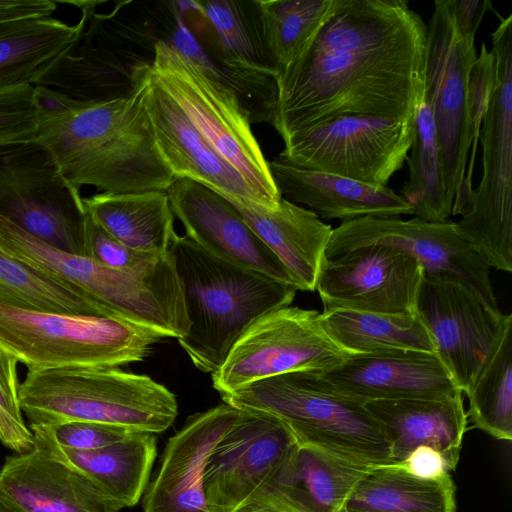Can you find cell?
<instances>
[{"label": "cell", "instance_id": "1", "mask_svg": "<svg viewBox=\"0 0 512 512\" xmlns=\"http://www.w3.org/2000/svg\"><path fill=\"white\" fill-rule=\"evenodd\" d=\"M427 25L404 0H341L276 78L283 141L343 116L415 118L425 98Z\"/></svg>", "mask_w": 512, "mask_h": 512}, {"label": "cell", "instance_id": "2", "mask_svg": "<svg viewBox=\"0 0 512 512\" xmlns=\"http://www.w3.org/2000/svg\"><path fill=\"white\" fill-rule=\"evenodd\" d=\"M34 140L78 189L89 185L109 193L167 191L177 179L156 145L142 86L132 73L130 91L123 97L80 100L65 115L36 120Z\"/></svg>", "mask_w": 512, "mask_h": 512}, {"label": "cell", "instance_id": "3", "mask_svg": "<svg viewBox=\"0 0 512 512\" xmlns=\"http://www.w3.org/2000/svg\"><path fill=\"white\" fill-rule=\"evenodd\" d=\"M189 328L178 339L195 367L215 373L242 332L263 313L291 305L295 286L225 262L188 236L170 248Z\"/></svg>", "mask_w": 512, "mask_h": 512}, {"label": "cell", "instance_id": "4", "mask_svg": "<svg viewBox=\"0 0 512 512\" xmlns=\"http://www.w3.org/2000/svg\"><path fill=\"white\" fill-rule=\"evenodd\" d=\"M18 397L28 426L88 421L157 434L178 414L165 386L119 367L28 370Z\"/></svg>", "mask_w": 512, "mask_h": 512}, {"label": "cell", "instance_id": "5", "mask_svg": "<svg viewBox=\"0 0 512 512\" xmlns=\"http://www.w3.org/2000/svg\"><path fill=\"white\" fill-rule=\"evenodd\" d=\"M221 397L238 410L278 419L298 445L367 466L392 464L390 444L365 405L332 390L315 370L264 378Z\"/></svg>", "mask_w": 512, "mask_h": 512}, {"label": "cell", "instance_id": "6", "mask_svg": "<svg viewBox=\"0 0 512 512\" xmlns=\"http://www.w3.org/2000/svg\"><path fill=\"white\" fill-rule=\"evenodd\" d=\"M150 71L209 145L261 196L266 208L275 207L282 197L239 93L215 68L191 60L164 39L154 44Z\"/></svg>", "mask_w": 512, "mask_h": 512}, {"label": "cell", "instance_id": "7", "mask_svg": "<svg viewBox=\"0 0 512 512\" xmlns=\"http://www.w3.org/2000/svg\"><path fill=\"white\" fill-rule=\"evenodd\" d=\"M166 337L124 319L0 304V348L28 370L117 368L142 361Z\"/></svg>", "mask_w": 512, "mask_h": 512}, {"label": "cell", "instance_id": "8", "mask_svg": "<svg viewBox=\"0 0 512 512\" xmlns=\"http://www.w3.org/2000/svg\"><path fill=\"white\" fill-rule=\"evenodd\" d=\"M491 35L497 83L483 119L482 179L470 211L455 223L489 268L512 272V14Z\"/></svg>", "mask_w": 512, "mask_h": 512}, {"label": "cell", "instance_id": "9", "mask_svg": "<svg viewBox=\"0 0 512 512\" xmlns=\"http://www.w3.org/2000/svg\"><path fill=\"white\" fill-rule=\"evenodd\" d=\"M0 215L52 247L87 255L80 189L35 140L0 145Z\"/></svg>", "mask_w": 512, "mask_h": 512}, {"label": "cell", "instance_id": "10", "mask_svg": "<svg viewBox=\"0 0 512 512\" xmlns=\"http://www.w3.org/2000/svg\"><path fill=\"white\" fill-rule=\"evenodd\" d=\"M415 121L416 117H339L292 134L277 158L297 168L387 186L408 157Z\"/></svg>", "mask_w": 512, "mask_h": 512}, {"label": "cell", "instance_id": "11", "mask_svg": "<svg viewBox=\"0 0 512 512\" xmlns=\"http://www.w3.org/2000/svg\"><path fill=\"white\" fill-rule=\"evenodd\" d=\"M350 356L328 336L318 311L289 305L250 323L212 374V383L222 395L292 371H324Z\"/></svg>", "mask_w": 512, "mask_h": 512}, {"label": "cell", "instance_id": "12", "mask_svg": "<svg viewBox=\"0 0 512 512\" xmlns=\"http://www.w3.org/2000/svg\"><path fill=\"white\" fill-rule=\"evenodd\" d=\"M476 57L475 44L465 43L458 33L449 0L435 1L427 25L425 98L435 124L443 187L452 207L472 143L467 87Z\"/></svg>", "mask_w": 512, "mask_h": 512}, {"label": "cell", "instance_id": "13", "mask_svg": "<svg viewBox=\"0 0 512 512\" xmlns=\"http://www.w3.org/2000/svg\"><path fill=\"white\" fill-rule=\"evenodd\" d=\"M366 245L389 246L410 255L429 277L456 279L469 287L497 316H502L490 279V268L460 236L455 222H427L416 217L364 216L332 230L326 259Z\"/></svg>", "mask_w": 512, "mask_h": 512}, {"label": "cell", "instance_id": "14", "mask_svg": "<svg viewBox=\"0 0 512 512\" xmlns=\"http://www.w3.org/2000/svg\"><path fill=\"white\" fill-rule=\"evenodd\" d=\"M424 277L417 260L384 245H366L325 259L315 290L323 313L352 310L379 314H415Z\"/></svg>", "mask_w": 512, "mask_h": 512}, {"label": "cell", "instance_id": "15", "mask_svg": "<svg viewBox=\"0 0 512 512\" xmlns=\"http://www.w3.org/2000/svg\"><path fill=\"white\" fill-rule=\"evenodd\" d=\"M416 313L434 342L436 356L465 392L494 347L505 314L495 315L462 282L425 274Z\"/></svg>", "mask_w": 512, "mask_h": 512}, {"label": "cell", "instance_id": "16", "mask_svg": "<svg viewBox=\"0 0 512 512\" xmlns=\"http://www.w3.org/2000/svg\"><path fill=\"white\" fill-rule=\"evenodd\" d=\"M298 446L278 419L239 410L204 470L210 512H235Z\"/></svg>", "mask_w": 512, "mask_h": 512}, {"label": "cell", "instance_id": "17", "mask_svg": "<svg viewBox=\"0 0 512 512\" xmlns=\"http://www.w3.org/2000/svg\"><path fill=\"white\" fill-rule=\"evenodd\" d=\"M150 62L136 63L131 73L141 83L156 145L174 176L201 183L222 196L266 208L261 196L218 155L183 109L153 78Z\"/></svg>", "mask_w": 512, "mask_h": 512}, {"label": "cell", "instance_id": "18", "mask_svg": "<svg viewBox=\"0 0 512 512\" xmlns=\"http://www.w3.org/2000/svg\"><path fill=\"white\" fill-rule=\"evenodd\" d=\"M167 192L186 236L202 249L225 262L294 286L284 265L223 196L186 178L176 179Z\"/></svg>", "mask_w": 512, "mask_h": 512}, {"label": "cell", "instance_id": "19", "mask_svg": "<svg viewBox=\"0 0 512 512\" xmlns=\"http://www.w3.org/2000/svg\"><path fill=\"white\" fill-rule=\"evenodd\" d=\"M332 390L365 404L376 400L444 399L462 392L435 354H355L316 371Z\"/></svg>", "mask_w": 512, "mask_h": 512}, {"label": "cell", "instance_id": "20", "mask_svg": "<svg viewBox=\"0 0 512 512\" xmlns=\"http://www.w3.org/2000/svg\"><path fill=\"white\" fill-rule=\"evenodd\" d=\"M0 503L13 512H119L89 477L35 444L6 457L0 468Z\"/></svg>", "mask_w": 512, "mask_h": 512}, {"label": "cell", "instance_id": "21", "mask_svg": "<svg viewBox=\"0 0 512 512\" xmlns=\"http://www.w3.org/2000/svg\"><path fill=\"white\" fill-rule=\"evenodd\" d=\"M370 467L320 448L298 445L238 510L340 512Z\"/></svg>", "mask_w": 512, "mask_h": 512}, {"label": "cell", "instance_id": "22", "mask_svg": "<svg viewBox=\"0 0 512 512\" xmlns=\"http://www.w3.org/2000/svg\"><path fill=\"white\" fill-rule=\"evenodd\" d=\"M238 413L223 402L191 416L169 438L158 474L144 495V512H210L204 490L206 462Z\"/></svg>", "mask_w": 512, "mask_h": 512}, {"label": "cell", "instance_id": "23", "mask_svg": "<svg viewBox=\"0 0 512 512\" xmlns=\"http://www.w3.org/2000/svg\"><path fill=\"white\" fill-rule=\"evenodd\" d=\"M462 394L365 403L390 444L392 464L401 463L417 447L427 446L440 452L449 471H454L468 423Z\"/></svg>", "mask_w": 512, "mask_h": 512}, {"label": "cell", "instance_id": "24", "mask_svg": "<svg viewBox=\"0 0 512 512\" xmlns=\"http://www.w3.org/2000/svg\"><path fill=\"white\" fill-rule=\"evenodd\" d=\"M282 198L309 207L319 218L342 222L364 216L413 215V208L393 189L371 186L339 175L288 165L277 157L269 162Z\"/></svg>", "mask_w": 512, "mask_h": 512}, {"label": "cell", "instance_id": "25", "mask_svg": "<svg viewBox=\"0 0 512 512\" xmlns=\"http://www.w3.org/2000/svg\"><path fill=\"white\" fill-rule=\"evenodd\" d=\"M222 196V195H221ZM272 251L288 271L300 291H315L318 274L326 259L332 227L311 210L281 198L273 208H265L223 196Z\"/></svg>", "mask_w": 512, "mask_h": 512}, {"label": "cell", "instance_id": "26", "mask_svg": "<svg viewBox=\"0 0 512 512\" xmlns=\"http://www.w3.org/2000/svg\"><path fill=\"white\" fill-rule=\"evenodd\" d=\"M207 21L217 48L215 53L232 74L264 89L276 101V70L266 47L256 0H204L191 2Z\"/></svg>", "mask_w": 512, "mask_h": 512}, {"label": "cell", "instance_id": "27", "mask_svg": "<svg viewBox=\"0 0 512 512\" xmlns=\"http://www.w3.org/2000/svg\"><path fill=\"white\" fill-rule=\"evenodd\" d=\"M86 213L114 239L135 250L167 254L177 235L167 191L102 192L83 198Z\"/></svg>", "mask_w": 512, "mask_h": 512}, {"label": "cell", "instance_id": "28", "mask_svg": "<svg viewBox=\"0 0 512 512\" xmlns=\"http://www.w3.org/2000/svg\"><path fill=\"white\" fill-rule=\"evenodd\" d=\"M69 25L53 17L0 23V91L34 86L38 79L78 41L86 24Z\"/></svg>", "mask_w": 512, "mask_h": 512}, {"label": "cell", "instance_id": "29", "mask_svg": "<svg viewBox=\"0 0 512 512\" xmlns=\"http://www.w3.org/2000/svg\"><path fill=\"white\" fill-rule=\"evenodd\" d=\"M34 440L35 444L83 472L122 509L139 502L157 455L156 435L145 431L90 451H75Z\"/></svg>", "mask_w": 512, "mask_h": 512}, {"label": "cell", "instance_id": "30", "mask_svg": "<svg viewBox=\"0 0 512 512\" xmlns=\"http://www.w3.org/2000/svg\"><path fill=\"white\" fill-rule=\"evenodd\" d=\"M451 475L416 477L398 464L370 467L358 480L340 512H455Z\"/></svg>", "mask_w": 512, "mask_h": 512}, {"label": "cell", "instance_id": "31", "mask_svg": "<svg viewBox=\"0 0 512 512\" xmlns=\"http://www.w3.org/2000/svg\"><path fill=\"white\" fill-rule=\"evenodd\" d=\"M320 321L333 342L352 355L397 351L436 355L434 342L417 313L390 315L334 310L320 313Z\"/></svg>", "mask_w": 512, "mask_h": 512}, {"label": "cell", "instance_id": "32", "mask_svg": "<svg viewBox=\"0 0 512 512\" xmlns=\"http://www.w3.org/2000/svg\"><path fill=\"white\" fill-rule=\"evenodd\" d=\"M0 304L25 310L118 318L80 289L17 260L2 249Z\"/></svg>", "mask_w": 512, "mask_h": 512}, {"label": "cell", "instance_id": "33", "mask_svg": "<svg viewBox=\"0 0 512 512\" xmlns=\"http://www.w3.org/2000/svg\"><path fill=\"white\" fill-rule=\"evenodd\" d=\"M512 315L503 317L494 347L464 392L474 427L498 439H512Z\"/></svg>", "mask_w": 512, "mask_h": 512}, {"label": "cell", "instance_id": "34", "mask_svg": "<svg viewBox=\"0 0 512 512\" xmlns=\"http://www.w3.org/2000/svg\"><path fill=\"white\" fill-rule=\"evenodd\" d=\"M341 0H256L276 78L307 49Z\"/></svg>", "mask_w": 512, "mask_h": 512}, {"label": "cell", "instance_id": "35", "mask_svg": "<svg viewBox=\"0 0 512 512\" xmlns=\"http://www.w3.org/2000/svg\"><path fill=\"white\" fill-rule=\"evenodd\" d=\"M415 123L411 154L406 159L409 181L401 189V196L413 208L416 218L446 222L452 206L443 187L435 124L426 98L418 108Z\"/></svg>", "mask_w": 512, "mask_h": 512}, {"label": "cell", "instance_id": "36", "mask_svg": "<svg viewBox=\"0 0 512 512\" xmlns=\"http://www.w3.org/2000/svg\"><path fill=\"white\" fill-rule=\"evenodd\" d=\"M17 363L0 348V442L13 453H24L35 440L19 404Z\"/></svg>", "mask_w": 512, "mask_h": 512}, {"label": "cell", "instance_id": "37", "mask_svg": "<svg viewBox=\"0 0 512 512\" xmlns=\"http://www.w3.org/2000/svg\"><path fill=\"white\" fill-rule=\"evenodd\" d=\"M86 232V256L113 269L151 274L163 268L172 259L170 251L167 254H154L135 250L120 243L97 225L88 214Z\"/></svg>", "mask_w": 512, "mask_h": 512}, {"label": "cell", "instance_id": "38", "mask_svg": "<svg viewBox=\"0 0 512 512\" xmlns=\"http://www.w3.org/2000/svg\"><path fill=\"white\" fill-rule=\"evenodd\" d=\"M29 428L35 439L75 451L103 448L123 441L139 431L119 425L88 421L37 425Z\"/></svg>", "mask_w": 512, "mask_h": 512}, {"label": "cell", "instance_id": "39", "mask_svg": "<svg viewBox=\"0 0 512 512\" xmlns=\"http://www.w3.org/2000/svg\"><path fill=\"white\" fill-rule=\"evenodd\" d=\"M497 83V70L494 53L488 51L485 43L481 45L480 55L476 57L468 78V105L472 122V156L468 171L464 175L462 187L471 190L472 171L476 156L479 135L483 119L489 108Z\"/></svg>", "mask_w": 512, "mask_h": 512}, {"label": "cell", "instance_id": "40", "mask_svg": "<svg viewBox=\"0 0 512 512\" xmlns=\"http://www.w3.org/2000/svg\"><path fill=\"white\" fill-rule=\"evenodd\" d=\"M33 86L0 91V145L34 140Z\"/></svg>", "mask_w": 512, "mask_h": 512}, {"label": "cell", "instance_id": "41", "mask_svg": "<svg viewBox=\"0 0 512 512\" xmlns=\"http://www.w3.org/2000/svg\"><path fill=\"white\" fill-rule=\"evenodd\" d=\"M450 10L462 40L475 44V35L485 13L492 9L489 0H449Z\"/></svg>", "mask_w": 512, "mask_h": 512}, {"label": "cell", "instance_id": "42", "mask_svg": "<svg viewBox=\"0 0 512 512\" xmlns=\"http://www.w3.org/2000/svg\"><path fill=\"white\" fill-rule=\"evenodd\" d=\"M398 465L406 472L423 479H437L450 474L442 454L427 446L417 447Z\"/></svg>", "mask_w": 512, "mask_h": 512}, {"label": "cell", "instance_id": "43", "mask_svg": "<svg viewBox=\"0 0 512 512\" xmlns=\"http://www.w3.org/2000/svg\"><path fill=\"white\" fill-rule=\"evenodd\" d=\"M57 10L52 0H0V23L24 18L51 17Z\"/></svg>", "mask_w": 512, "mask_h": 512}, {"label": "cell", "instance_id": "44", "mask_svg": "<svg viewBox=\"0 0 512 512\" xmlns=\"http://www.w3.org/2000/svg\"><path fill=\"white\" fill-rule=\"evenodd\" d=\"M235 512H277L272 510H253V511H235Z\"/></svg>", "mask_w": 512, "mask_h": 512}, {"label": "cell", "instance_id": "45", "mask_svg": "<svg viewBox=\"0 0 512 512\" xmlns=\"http://www.w3.org/2000/svg\"><path fill=\"white\" fill-rule=\"evenodd\" d=\"M0 512H13L12 510L8 509L4 505L0 503Z\"/></svg>", "mask_w": 512, "mask_h": 512}]
</instances>
